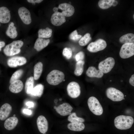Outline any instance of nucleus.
<instances>
[{
	"label": "nucleus",
	"mask_w": 134,
	"mask_h": 134,
	"mask_svg": "<svg viewBox=\"0 0 134 134\" xmlns=\"http://www.w3.org/2000/svg\"><path fill=\"white\" fill-rule=\"evenodd\" d=\"M18 122V119L16 117L13 116L9 117L5 121L4 127L7 130H12L16 126Z\"/></svg>",
	"instance_id": "obj_19"
},
{
	"label": "nucleus",
	"mask_w": 134,
	"mask_h": 134,
	"mask_svg": "<svg viewBox=\"0 0 134 134\" xmlns=\"http://www.w3.org/2000/svg\"><path fill=\"white\" fill-rule=\"evenodd\" d=\"M134 122V119L132 116L123 115L117 116L114 121L115 127L120 130H126L130 129Z\"/></svg>",
	"instance_id": "obj_1"
},
{
	"label": "nucleus",
	"mask_w": 134,
	"mask_h": 134,
	"mask_svg": "<svg viewBox=\"0 0 134 134\" xmlns=\"http://www.w3.org/2000/svg\"><path fill=\"white\" fill-rule=\"evenodd\" d=\"M23 86V84L22 81L20 80H18L10 84L9 89L11 92L17 93L22 91Z\"/></svg>",
	"instance_id": "obj_18"
},
{
	"label": "nucleus",
	"mask_w": 134,
	"mask_h": 134,
	"mask_svg": "<svg viewBox=\"0 0 134 134\" xmlns=\"http://www.w3.org/2000/svg\"><path fill=\"white\" fill-rule=\"evenodd\" d=\"M1 26V24L0 23V26Z\"/></svg>",
	"instance_id": "obj_47"
},
{
	"label": "nucleus",
	"mask_w": 134,
	"mask_h": 134,
	"mask_svg": "<svg viewBox=\"0 0 134 134\" xmlns=\"http://www.w3.org/2000/svg\"><path fill=\"white\" fill-rule=\"evenodd\" d=\"M44 89V86L42 84H38L33 88L30 94L35 96L40 97L43 93Z\"/></svg>",
	"instance_id": "obj_27"
},
{
	"label": "nucleus",
	"mask_w": 134,
	"mask_h": 134,
	"mask_svg": "<svg viewBox=\"0 0 134 134\" xmlns=\"http://www.w3.org/2000/svg\"><path fill=\"white\" fill-rule=\"evenodd\" d=\"M27 60L24 57L16 56L11 58L7 61L8 66L11 67H15L25 64Z\"/></svg>",
	"instance_id": "obj_12"
},
{
	"label": "nucleus",
	"mask_w": 134,
	"mask_h": 134,
	"mask_svg": "<svg viewBox=\"0 0 134 134\" xmlns=\"http://www.w3.org/2000/svg\"><path fill=\"white\" fill-rule=\"evenodd\" d=\"M73 109L72 107L69 103L64 102L57 107L55 109L60 115L65 116L70 114Z\"/></svg>",
	"instance_id": "obj_10"
},
{
	"label": "nucleus",
	"mask_w": 134,
	"mask_h": 134,
	"mask_svg": "<svg viewBox=\"0 0 134 134\" xmlns=\"http://www.w3.org/2000/svg\"><path fill=\"white\" fill-rule=\"evenodd\" d=\"M65 77V74L63 72L57 70H54L47 75L46 80L50 84L55 86L62 82Z\"/></svg>",
	"instance_id": "obj_3"
},
{
	"label": "nucleus",
	"mask_w": 134,
	"mask_h": 134,
	"mask_svg": "<svg viewBox=\"0 0 134 134\" xmlns=\"http://www.w3.org/2000/svg\"><path fill=\"white\" fill-rule=\"evenodd\" d=\"M134 55V43H126L122 45L119 52V55L121 58L123 59L128 58Z\"/></svg>",
	"instance_id": "obj_7"
},
{
	"label": "nucleus",
	"mask_w": 134,
	"mask_h": 134,
	"mask_svg": "<svg viewBox=\"0 0 134 134\" xmlns=\"http://www.w3.org/2000/svg\"><path fill=\"white\" fill-rule=\"evenodd\" d=\"M107 97L114 101H119L122 100L124 98V95L121 91L113 87L108 88L106 91Z\"/></svg>",
	"instance_id": "obj_5"
},
{
	"label": "nucleus",
	"mask_w": 134,
	"mask_h": 134,
	"mask_svg": "<svg viewBox=\"0 0 134 134\" xmlns=\"http://www.w3.org/2000/svg\"><path fill=\"white\" fill-rule=\"evenodd\" d=\"M11 15L10 11L6 7H0V22L2 23H8L10 21Z\"/></svg>",
	"instance_id": "obj_17"
},
{
	"label": "nucleus",
	"mask_w": 134,
	"mask_h": 134,
	"mask_svg": "<svg viewBox=\"0 0 134 134\" xmlns=\"http://www.w3.org/2000/svg\"><path fill=\"white\" fill-rule=\"evenodd\" d=\"M133 18H134V15H133Z\"/></svg>",
	"instance_id": "obj_46"
},
{
	"label": "nucleus",
	"mask_w": 134,
	"mask_h": 134,
	"mask_svg": "<svg viewBox=\"0 0 134 134\" xmlns=\"http://www.w3.org/2000/svg\"><path fill=\"white\" fill-rule=\"evenodd\" d=\"M82 36L81 35L78 34L77 31L75 30L71 33L69 37L70 39L76 41L79 39Z\"/></svg>",
	"instance_id": "obj_35"
},
{
	"label": "nucleus",
	"mask_w": 134,
	"mask_h": 134,
	"mask_svg": "<svg viewBox=\"0 0 134 134\" xmlns=\"http://www.w3.org/2000/svg\"><path fill=\"white\" fill-rule=\"evenodd\" d=\"M58 9L57 7H55L53 8V10L55 12H57Z\"/></svg>",
	"instance_id": "obj_43"
},
{
	"label": "nucleus",
	"mask_w": 134,
	"mask_h": 134,
	"mask_svg": "<svg viewBox=\"0 0 134 134\" xmlns=\"http://www.w3.org/2000/svg\"><path fill=\"white\" fill-rule=\"evenodd\" d=\"M23 112L25 114L29 115H31L32 113L31 111L28 109H24Z\"/></svg>",
	"instance_id": "obj_39"
},
{
	"label": "nucleus",
	"mask_w": 134,
	"mask_h": 134,
	"mask_svg": "<svg viewBox=\"0 0 134 134\" xmlns=\"http://www.w3.org/2000/svg\"><path fill=\"white\" fill-rule=\"evenodd\" d=\"M67 120L70 123H83L85 121L84 118L77 116L75 112H73L70 114L68 117Z\"/></svg>",
	"instance_id": "obj_31"
},
{
	"label": "nucleus",
	"mask_w": 134,
	"mask_h": 134,
	"mask_svg": "<svg viewBox=\"0 0 134 134\" xmlns=\"http://www.w3.org/2000/svg\"><path fill=\"white\" fill-rule=\"evenodd\" d=\"M36 123L38 129L40 133L43 134L47 131L48 123L44 116L42 115L39 116L37 119Z\"/></svg>",
	"instance_id": "obj_13"
},
{
	"label": "nucleus",
	"mask_w": 134,
	"mask_h": 134,
	"mask_svg": "<svg viewBox=\"0 0 134 134\" xmlns=\"http://www.w3.org/2000/svg\"><path fill=\"white\" fill-rule=\"evenodd\" d=\"M87 104L90 110L94 114L99 116L102 114V107L96 98L94 96L90 97L88 100Z\"/></svg>",
	"instance_id": "obj_4"
},
{
	"label": "nucleus",
	"mask_w": 134,
	"mask_h": 134,
	"mask_svg": "<svg viewBox=\"0 0 134 134\" xmlns=\"http://www.w3.org/2000/svg\"><path fill=\"white\" fill-rule=\"evenodd\" d=\"M63 55L67 59H70L72 55V52L71 49L69 48H64L62 52Z\"/></svg>",
	"instance_id": "obj_34"
},
{
	"label": "nucleus",
	"mask_w": 134,
	"mask_h": 134,
	"mask_svg": "<svg viewBox=\"0 0 134 134\" xmlns=\"http://www.w3.org/2000/svg\"><path fill=\"white\" fill-rule=\"evenodd\" d=\"M42 134H46V133H44Z\"/></svg>",
	"instance_id": "obj_45"
},
{
	"label": "nucleus",
	"mask_w": 134,
	"mask_h": 134,
	"mask_svg": "<svg viewBox=\"0 0 134 134\" xmlns=\"http://www.w3.org/2000/svg\"><path fill=\"white\" fill-rule=\"evenodd\" d=\"M5 44V42L3 41H0V51H1V48L4 47Z\"/></svg>",
	"instance_id": "obj_41"
},
{
	"label": "nucleus",
	"mask_w": 134,
	"mask_h": 134,
	"mask_svg": "<svg viewBox=\"0 0 134 134\" xmlns=\"http://www.w3.org/2000/svg\"><path fill=\"white\" fill-rule=\"evenodd\" d=\"M43 65L41 62H39L34 66V79L37 80L40 78L43 70Z\"/></svg>",
	"instance_id": "obj_24"
},
{
	"label": "nucleus",
	"mask_w": 134,
	"mask_h": 134,
	"mask_svg": "<svg viewBox=\"0 0 134 134\" xmlns=\"http://www.w3.org/2000/svg\"><path fill=\"white\" fill-rule=\"evenodd\" d=\"M130 84L132 86H134V74H133L129 80Z\"/></svg>",
	"instance_id": "obj_37"
},
{
	"label": "nucleus",
	"mask_w": 134,
	"mask_h": 134,
	"mask_svg": "<svg viewBox=\"0 0 134 134\" xmlns=\"http://www.w3.org/2000/svg\"><path fill=\"white\" fill-rule=\"evenodd\" d=\"M58 8L62 10L61 13L65 16H71L74 12V8L70 4L67 3H61L59 5Z\"/></svg>",
	"instance_id": "obj_15"
},
{
	"label": "nucleus",
	"mask_w": 134,
	"mask_h": 134,
	"mask_svg": "<svg viewBox=\"0 0 134 134\" xmlns=\"http://www.w3.org/2000/svg\"><path fill=\"white\" fill-rule=\"evenodd\" d=\"M52 30L51 29L46 27L45 29H39L38 32V37L39 38H48L52 35Z\"/></svg>",
	"instance_id": "obj_25"
},
{
	"label": "nucleus",
	"mask_w": 134,
	"mask_h": 134,
	"mask_svg": "<svg viewBox=\"0 0 134 134\" xmlns=\"http://www.w3.org/2000/svg\"><path fill=\"white\" fill-rule=\"evenodd\" d=\"M23 44V41L21 40L14 41L5 46L3 50L4 53L7 56L17 54L20 52V48Z\"/></svg>",
	"instance_id": "obj_2"
},
{
	"label": "nucleus",
	"mask_w": 134,
	"mask_h": 134,
	"mask_svg": "<svg viewBox=\"0 0 134 134\" xmlns=\"http://www.w3.org/2000/svg\"><path fill=\"white\" fill-rule=\"evenodd\" d=\"M34 77H30L27 78L25 86V91L27 94H30L34 88Z\"/></svg>",
	"instance_id": "obj_28"
},
{
	"label": "nucleus",
	"mask_w": 134,
	"mask_h": 134,
	"mask_svg": "<svg viewBox=\"0 0 134 134\" xmlns=\"http://www.w3.org/2000/svg\"><path fill=\"white\" fill-rule=\"evenodd\" d=\"M118 4V2L116 0H114L113 2L112 5L113 6H115Z\"/></svg>",
	"instance_id": "obj_42"
},
{
	"label": "nucleus",
	"mask_w": 134,
	"mask_h": 134,
	"mask_svg": "<svg viewBox=\"0 0 134 134\" xmlns=\"http://www.w3.org/2000/svg\"><path fill=\"white\" fill-rule=\"evenodd\" d=\"M115 63V60L113 58L109 57L99 63L98 68L103 73H106L111 70Z\"/></svg>",
	"instance_id": "obj_6"
},
{
	"label": "nucleus",
	"mask_w": 134,
	"mask_h": 134,
	"mask_svg": "<svg viewBox=\"0 0 134 134\" xmlns=\"http://www.w3.org/2000/svg\"><path fill=\"white\" fill-rule=\"evenodd\" d=\"M106 46L107 44L105 40L99 39L90 43L87 47V49L90 52H96L103 50Z\"/></svg>",
	"instance_id": "obj_9"
},
{
	"label": "nucleus",
	"mask_w": 134,
	"mask_h": 134,
	"mask_svg": "<svg viewBox=\"0 0 134 134\" xmlns=\"http://www.w3.org/2000/svg\"><path fill=\"white\" fill-rule=\"evenodd\" d=\"M91 39L90 34L86 33L80 39L79 41V44L81 46H85Z\"/></svg>",
	"instance_id": "obj_33"
},
{
	"label": "nucleus",
	"mask_w": 134,
	"mask_h": 134,
	"mask_svg": "<svg viewBox=\"0 0 134 134\" xmlns=\"http://www.w3.org/2000/svg\"><path fill=\"white\" fill-rule=\"evenodd\" d=\"M67 90L68 95L72 98H77L80 94V86L76 82L72 81L69 83L67 86Z\"/></svg>",
	"instance_id": "obj_8"
},
{
	"label": "nucleus",
	"mask_w": 134,
	"mask_h": 134,
	"mask_svg": "<svg viewBox=\"0 0 134 134\" xmlns=\"http://www.w3.org/2000/svg\"><path fill=\"white\" fill-rule=\"evenodd\" d=\"M18 12L20 18L24 23L29 25L31 23L30 13L27 9L24 7H21L19 9Z\"/></svg>",
	"instance_id": "obj_11"
},
{
	"label": "nucleus",
	"mask_w": 134,
	"mask_h": 134,
	"mask_svg": "<svg viewBox=\"0 0 134 134\" xmlns=\"http://www.w3.org/2000/svg\"><path fill=\"white\" fill-rule=\"evenodd\" d=\"M85 126L83 122L70 123H68L67 128L69 130L75 132H79L83 130Z\"/></svg>",
	"instance_id": "obj_22"
},
{
	"label": "nucleus",
	"mask_w": 134,
	"mask_h": 134,
	"mask_svg": "<svg viewBox=\"0 0 134 134\" xmlns=\"http://www.w3.org/2000/svg\"><path fill=\"white\" fill-rule=\"evenodd\" d=\"M51 21L54 25L59 26L66 21L65 16L62 13L57 12H54L51 16Z\"/></svg>",
	"instance_id": "obj_14"
},
{
	"label": "nucleus",
	"mask_w": 134,
	"mask_h": 134,
	"mask_svg": "<svg viewBox=\"0 0 134 134\" xmlns=\"http://www.w3.org/2000/svg\"><path fill=\"white\" fill-rule=\"evenodd\" d=\"M50 41L49 39H46L42 38H38L36 40L34 45V48L39 51L46 47Z\"/></svg>",
	"instance_id": "obj_21"
},
{
	"label": "nucleus",
	"mask_w": 134,
	"mask_h": 134,
	"mask_svg": "<svg viewBox=\"0 0 134 134\" xmlns=\"http://www.w3.org/2000/svg\"><path fill=\"white\" fill-rule=\"evenodd\" d=\"M119 41L122 43H134V34L132 33L123 35L120 38Z\"/></svg>",
	"instance_id": "obj_26"
},
{
	"label": "nucleus",
	"mask_w": 134,
	"mask_h": 134,
	"mask_svg": "<svg viewBox=\"0 0 134 134\" xmlns=\"http://www.w3.org/2000/svg\"><path fill=\"white\" fill-rule=\"evenodd\" d=\"M15 116H16V115H15V114H14V115H13V116H14V117H15Z\"/></svg>",
	"instance_id": "obj_44"
},
{
	"label": "nucleus",
	"mask_w": 134,
	"mask_h": 134,
	"mask_svg": "<svg viewBox=\"0 0 134 134\" xmlns=\"http://www.w3.org/2000/svg\"><path fill=\"white\" fill-rule=\"evenodd\" d=\"M84 57V53L82 51H80L77 53L75 56L76 60L77 62L79 61H83Z\"/></svg>",
	"instance_id": "obj_36"
},
{
	"label": "nucleus",
	"mask_w": 134,
	"mask_h": 134,
	"mask_svg": "<svg viewBox=\"0 0 134 134\" xmlns=\"http://www.w3.org/2000/svg\"><path fill=\"white\" fill-rule=\"evenodd\" d=\"M114 0H100L98 2V5L101 8L107 9L112 5Z\"/></svg>",
	"instance_id": "obj_30"
},
{
	"label": "nucleus",
	"mask_w": 134,
	"mask_h": 134,
	"mask_svg": "<svg viewBox=\"0 0 134 134\" xmlns=\"http://www.w3.org/2000/svg\"><path fill=\"white\" fill-rule=\"evenodd\" d=\"M6 35L11 38L14 39L16 38L18 35L16 27L14 26L13 22H11L8 25L6 32Z\"/></svg>",
	"instance_id": "obj_23"
},
{
	"label": "nucleus",
	"mask_w": 134,
	"mask_h": 134,
	"mask_svg": "<svg viewBox=\"0 0 134 134\" xmlns=\"http://www.w3.org/2000/svg\"><path fill=\"white\" fill-rule=\"evenodd\" d=\"M26 105L28 106L29 107H33L34 106V103L31 101H28L26 103Z\"/></svg>",
	"instance_id": "obj_40"
},
{
	"label": "nucleus",
	"mask_w": 134,
	"mask_h": 134,
	"mask_svg": "<svg viewBox=\"0 0 134 134\" xmlns=\"http://www.w3.org/2000/svg\"><path fill=\"white\" fill-rule=\"evenodd\" d=\"M23 73V70L22 69H19L15 72L11 76L9 82L11 84L14 81L18 80Z\"/></svg>",
	"instance_id": "obj_32"
},
{
	"label": "nucleus",
	"mask_w": 134,
	"mask_h": 134,
	"mask_svg": "<svg viewBox=\"0 0 134 134\" xmlns=\"http://www.w3.org/2000/svg\"><path fill=\"white\" fill-rule=\"evenodd\" d=\"M87 75L91 77L101 78L103 75V73L99 70H97L94 67L91 66L86 71Z\"/></svg>",
	"instance_id": "obj_20"
},
{
	"label": "nucleus",
	"mask_w": 134,
	"mask_h": 134,
	"mask_svg": "<svg viewBox=\"0 0 134 134\" xmlns=\"http://www.w3.org/2000/svg\"><path fill=\"white\" fill-rule=\"evenodd\" d=\"M85 62L83 61L77 62L76 63L74 73L75 75L80 76L82 74L84 70V65Z\"/></svg>",
	"instance_id": "obj_29"
},
{
	"label": "nucleus",
	"mask_w": 134,
	"mask_h": 134,
	"mask_svg": "<svg viewBox=\"0 0 134 134\" xmlns=\"http://www.w3.org/2000/svg\"><path fill=\"white\" fill-rule=\"evenodd\" d=\"M27 1L29 3L35 4L36 3H40L43 0H27Z\"/></svg>",
	"instance_id": "obj_38"
},
{
	"label": "nucleus",
	"mask_w": 134,
	"mask_h": 134,
	"mask_svg": "<svg viewBox=\"0 0 134 134\" xmlns=\"http://www.w3.org/2000/svg\"><path fill=\"white\" fill-rule=\"evenodd\" d=\"M11 106L6 103L3 104L0 108V120L4 121L9 116L12 110Z\"/></svg>",
	"instance_id": "obj_16"
}]
</instances>
